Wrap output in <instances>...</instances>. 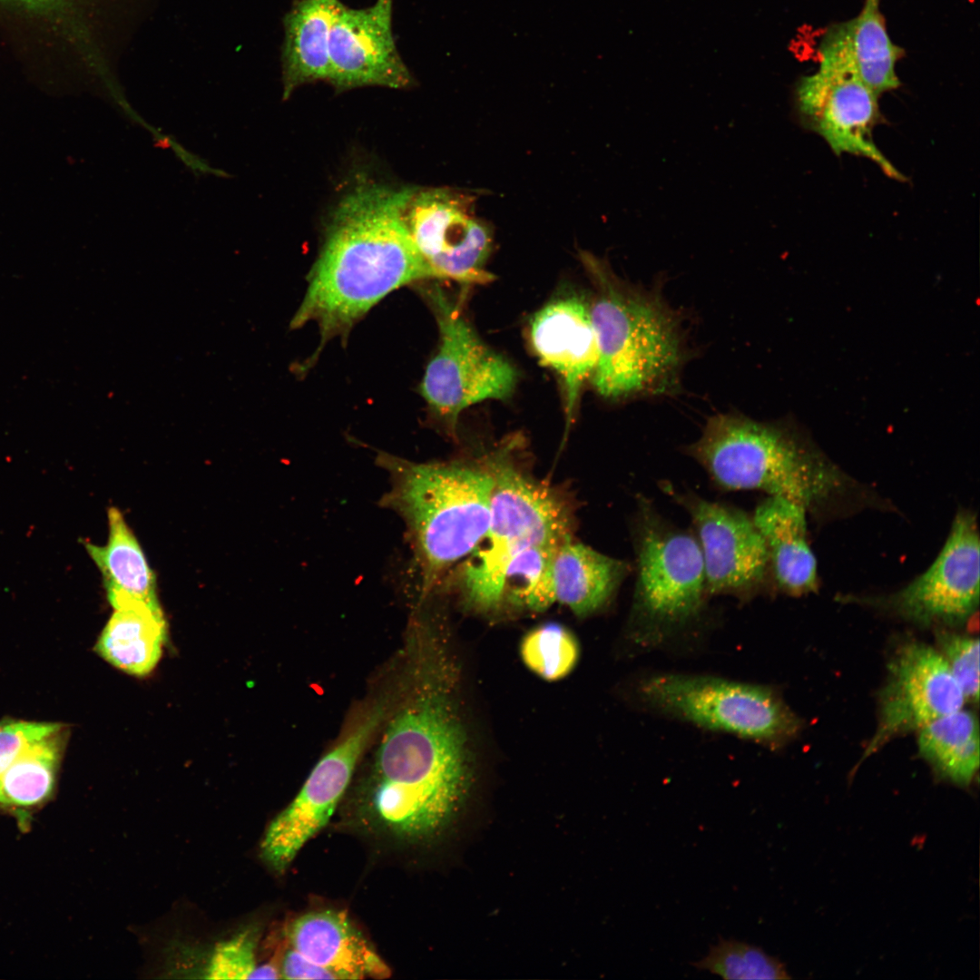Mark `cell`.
<instances>
[{"label": "cell", "mask_w": 980, "mask_h": 980, "mask_svg": "<svg viewBox=\"0 0 980 980\" xmlns=\"http://www.w3.org/2000/svg\"><path fill=\"white\" fill-rule=\"evenodd\" d=\"M466 740L448 699L426 689L394 716L358 805L369 830L403 844L437 835L467 791Z\"/></svg>", "instance_id": "6da1fadb"}, {"label": "cell", "mask_w": 980, "mask_h": 980, "mask_svg": "<svg viewBox=\"0 0 980 980\" xmlns=\"http://www.w3.org/2000/svg\"><path fill=\"white\" fill-rule=\"evenodd\" d=\"M413 190L368 181L341 200L292 328L315 322L325 342L393 290L432 279L404 220Z\"/></svg>", "instance_id": "7a4b0ae2"}, {"label": "cell", "mask_w": 980, "mask_h": 980, "mask_svg": "<svg viewBox=\"0 0 980 980\" xmlns=\"http://www.w3.org/2000/svg\"><path fill=\"white\" fill-rule=\"evenodd\" d=\"M581 261L594 287L590 310L598 361L593 385L612 400L673 393L685 360L681 321L662 299L618 277L589 251Z\"/></svg>", "instance_id": "3957f363"}, {"label": "cell", "mask_w": 980, "mask_h": 980, "mask_svg": "<svg viewBox=\"0 0 980 980\" xmlns=\"http://www.w3.org/2000/svg\"><path fill=\"white\" fill-rule=\"evenodd\" d=\"M390 487L379 503L405 524L421 590L428 593L453 564L475 551L489 526L493 477L459 462L416 463L379 452Z\"/></svg>", "instance_id": "277c9868"}, {"label": "cell", "mask_w": 980, "mask_h": 980, "mask_svg": "<svg viewBox=\"0 0 980 980\" xmlns=\"http://www.w3.org/2000/svg\"><path fill=\"white\" fill-rule=\"evenodd\" d=\"M719 488L759 490L815 512L847 492L851 480L788 429L740 414L711 416L685 447Z\"/></svg>", "instance_id": "5b68a950"}, {"label": "cell", "mask_w": 980, "mask_h": 980, "mask_svg": "<svg viewBox=\"0 0 980 980\" xmlns=\"http://www.w3.org/2000/svg\"><path fill=\"white\" fill-rule=\"evenodd\" d=\"M636 583L632 622L640 639L655 640L695 621L709 596L692 531L669 523L639 495L632 527Z\"/></svg>", "instance_id": "8992f818"}, {"label": "cell", "mask_w": 980, "mask_h": 980, "mask_svg": "<svg viewBox=\"0 0 980 980\" xmlns=\"http://www.w3.org/2000/svg\"><path fill=\"white\" fill-rule=\"evenodd\" d=\"M639 702L669 717L769 747L789 740L799 720L777 693L721 678L659 673L639 681Z\"/></svg>", "instance_id": "52a82bcc"}, {"label": "cell", "mask_w": 980, "mask_h": 980, "mask_svg": "<svg viewBox=\"0 0 980 980\" xmlns=\"http://www.w3.org/2000/svg\"><path fill=\"white\" fill-rule=\"evenodd\" d=\"M428 297L440 342L426 368L420 392L433 416L455 434L463 410L485 400L508 398L518 376L505 357L480 339L457 304L439 289H430Z\"/></svg>", "instance_id": "ba28073f"}, {"label": "cell", "mask_w": 980, "mask_h": 980, "mask_svg": "<svg viewBox=\"0 0 980 980\" xmlns=\"http://www.w3.org/2000/svg\"><path fill=\"white\" fill-rule=\"evenodd\" d=\"M975 515L961 510L933 562L905 587L887 595L843 600L889 612L920 625L961 624L979 605L980 549Z\"/></svg>", "instance_id": "9c48e42d"}, {"label": "cell", "mask_w": 980, "mask_h": 980, "mask_svg": "<svg viewBox=\"0 0 980 980\" xmlns=\"http://www.w3.org/2000/svg\"><path fill=\"white\" fill-rule=\"evenodd\" d=\"M510 445L486 462L493 477L489 526L483 540L486 544L473 554L498 571L524 547L560 544L571 535L566 501L554 488L520 472L508 459Z\"/></svg>", "instance_id": "30bf717a"}, {"label": "cell", "mask_w": 980, "mask_h": 980, "mask_svg": "<svg viewBox=\"0 0 980 980\" xmlns=\"http://www.w3.org/2000/svg\"><path fill=\"white\" fill-rule=\"evenodd\" d=\"M877 97L846 62L819 56L818 70L802 77L794 93L799 123L825 140L836 155L865 157L888 177L905 176L882 154L873 141L880 119Z\"/></svg>", "instance_id": "8fae6325"}, {"label": "cell", "mask_w": 980, "mask_h": 980, "mask_svg": "<svg viewBox=\"0 0 980 980\" xmlns=\"http://www.w3.org/2000/svg\"><path fill=\"white\" fill-rule=\"evenodd\" d=\"M472 197L448 189H414L404 210L410 238L432 279L485 284L490 227L472 212Z\"/></svg>", "instance_id": "7c38bea8"}, {"label": "cell", "mask_w": 980, "mask_h": 980, "mask_svg": "<svg viewBox=\"0 0 980 980\" xmlns=\"http://www.w3.org/2000/svg\"><path fill=\"white\" fill-rule=\"evenodd\" d=\"M662 486L691 517L709 596L730 595L745 602L762 593L771 581L769 556L752 516L668 484Z\"/></svg>", "instance_id": "4fadbf2b"}, {"label": "cell", "mask_w": 980, "mask_h": 980, "mask_svg": "<svg viewBox=\"0 0 980 980\" xmlns=\"http://www.w3.org/2000/svg\"><path fill=\"white\" fill-rule=\"evenodd\" d=\"M381 720V710L366 714L310 771L294 799L268 826L260 856L284 872L302 847L328 822L344 795L356 765Z\"/></svg>", "instance_id": "5bb4252c"}, {"label": "cell", "mask_w": 980, "mask_h": 980, "mask_svg": "<svg viewBox=\"0 0 980 980\" xmlns=\"http://www.w3.org/2000/svg\"><path fill=\"white\" fill-rule=\"evenodd\" d=\"M878 724L861 763L892 738L962 709L965 698L943 655L920 642L902 645L888 667Z\"/></svg>", "instance_id": "9a60e30c"}, {"label": "cell", "mask_w": 980, "mask_h": 980, "mask_svg": "<svg viewBox=\"0 0 980 980\" xmlns=\"http://www.w3.org/2000/svg\"><path fill=\"white\" fill-rule=\"evenodd\" d=\"M394 0L363 8L343 3L331 27L328 82L338 91L380 86L405 89L414 78L393 34Z\"/></svg>", "instance_id": "2e32d148"}, {"label": "cell", "mask_w": 980, "mask_h": 980, "mask_svg": "<svg viewBox=\"0 0 980 980\" xmlns=\"http://www.w3.org/2000/svg\"><path fill=\"white\" fill-rule=\"evenodd\" d=\"M530 338L539 359L563 381L567 433L583 386L592 378L598 361L590 303L573 295L553 300L533 317Z\"/></svg>", "instance_id": "e0dca14e"}, {"label": "cell", "mask_w": 980, "mask_h": 980, "mask_svg": "<svg viewBox=\"0 0 980 980\" xmlns=\"http://www.w3.org/2000/svg\"><path fill=\"white\" fill-rule=\"evenodd\" d=\"M289 946L331 972L337 979L387 978L390 970L342 911L321 909L294 919Z\"/></svg>", "instance_id": "ac0fdd59"}, {"label": "cell", "mask_w": 980, "mask_h": 980, "mask_svg": "<svg viewBox=\"0 0 980 980\" xmlns=\"http://www.w3.org/2000/svg\"><path fill=\"white\" fill-rule=\"evenodd\" d=\"M806 514L802 505L769 495L752 515L766 544L770 579L789 595L800 596L818 588L817 562L808 542Z\"/></svg>", "instance_id": "d6986e66"}, {"label": "cell", "mask_w": 980, "mask_h": 980, "mask_svg": "<svg viewBox=\"0 0 980 980\" xmlns=\"http://www.w3.org/2000/svg\"><path fill=\"white\" fill-rule=\"evenodd\" d=\"M339 0H294L283 20V96L328 79V42Z\"/></svg>", "instance_id": "ffe728a7"}, {"label": "cell", "mask_w": 980, "mask_h": 980, "mask_svg": "<svg viewBox=\"0 0 980 980\" xmlns=\"http://www.w3.org/2000/svg\"><path fill=\"white\" fill-rule=\"evenodd\" d=\"M108 524L109 536L105 545L84 544L102 573L110 604L113 609L132 604L162 608L155 574L118 508H109Z\"/></svg>", "instance_id": "44dd1931"}, {"label": "cell", "mask_w": 980, "mask_h": 980, "mask_svg": "<svg viewBox=\"0 0 980 980\" xmlns=\"http://www.w3.org/2000/svg\"><path fill=\"white\" fill-rule=\"evenodd\" d=\"M629 571L626 562L573 542L570 535L558 546L553 562L555 602L585 617L610 602Z\"/></svg>", "instance_id": "7402d4cb"}, {"label": "cell", "mask_w": 980, "mask_h": 980, "mask_svg": "<svg viewBox=\"0 0 980 980\" xmlns=\"http://www.w3.org/2000/svg\"><path fill=\"white\" fill-rule=\"evenodd\" d=\"M167 635L162 608L132 604L114 609L94 650L113 667L129 675L143 677L158 664Z\"/></svg>", "instance_id": "603a6c76"}, {"label": "cell", "mask_w": 980, "mask_h": 980, "mask_svg": "<svg viewBox=\"0 0 980 980\" xmlns=\"http://www.w3.org/2000/svg\"><path fill=\"white\" fill-rule=\"evenodd\" d=\"M827 34L840 47L858 77L877 95L899 86L896 64L903 51L890 40L879 0H865L855 18L833 25Z\"/></svg>", "instance_id": "cb8c5ba5"}, {"label": "cell", "mask_w": 980, "mask_h": 980, "mask_svg": "<svg viewBox=\"0 0 980 980\" xmlns=\"http://www.w3.org/2000/svg\"><path fill=\"white\" fill-rule=\"evenodd\" d=\"M917 731L919 751L936 773L956 785L968 786L979 767V726L975 714L961 709Z\"/></svg>", "instance_id": "d4e9b609"}, {"label": "cell", "mask_w": 980, "mask_h": 980, "mask_svg": "<svg viewBox=\"0 0 980 980\" xmlns=\"http://www.w3.org/2000/svg\"><path fill=\"white\" fill-rule=\"evenodd\" d=\"M67 734L64 725L19 754L0 777V807L34 808L51 796Z\"/></svg>", "instance_id": "484cf974"}, {"label": "cell", "mask_w": 980, "mask_h": 980, "mask_svg": "<svg viewBox=\"0 0 980 980\" xmlns=\"http://www.w3.org/2000/svg\"><path fill=\"white\" fill-rule=\"evenodd\" d=\"M560 544H535L516 552L505 569L502 599L507 596L536 612L555 603L553 562Z\"/></svg>", "instance_id": "4316f807"}, {"label": "cell", "mask_w": 980, "mask_h": 980, "mask_svg": "<svg viewBox=\"0 0 980 980\" xmlns=\"http://www.w3.org/2000/svg\"><path fill=\"white\" fill-rule=\"evenodd\" d=\"M520 654L534 673L554 681L573 671L579 659L580 648L567 628L550 622L533 629L524 637Z\"/></svg>", "instance_id": "83f0119b"}, {"label": "cell", "mask_w": 980, "mask_h": 980, "mask_svg": "<svg viewBox=\"0 0 980 980\" xmlns=\"http://www.w3.org/2000/svg\"><path fill=\"white\" fill-rule=\"evenodd\" d=\"M724 979H789L785 965L760 947L735 939L720 937L708 954L691 963Z\"/></svg>", "instance_id": "f1b7e54d"}, {"label": "cell", "mask_w": 980, "mask_h": 980, "mask_svg": "<svg viewBox=\"0 0 980 980\" xmlns=\"http://www.w3.org/2000/svg\"><path fill=\"white\" fill-rule=\"evenodd\" d=\"M259 933L246 928L217 943L209 953L202 969L211 979H253L257 967Z\"/></svg>", "instance_id": "f546056e"}, {"label": "cell", "mask_w": 980, "mask_h": 980, "mask_svg": "<svg viewBox=\"0 0 980 980\" xmlns=\"http://www.w3.org/2000/svg\"><path fill=\"white\" fill-rule=\"evenodd\" d=\"M942 655L962 689L965 700H979V640L967 635L941 632Z\"/></svg>", "instance_id": "4dcf8cb0"}, {"label": "cell", "mask_w": 980, "mask_h": 980, "mask_svg": "<svg viewBox=\"0 0 980 980\" xmlns=\"http://www.w3.org/2000/svg\"><path fill=\"white\" fill-rule=\"evenodd\" d=\"M63 726L12 719L0 721V777L28 745Z\"/></svg>", "instance_id": "1f68e13d"}, {"label": "cell", "mask_w": 980, "mask_h": 980, "mask_svg": "<svg viewBox=\"0 0 980 980\" xmlns=\"http://www.w3.org/2000/svg\"><path fill=\"white\" fill-rule=\"evenodd\" d=\"M279 967L284 979H337L331 972L314 964L291 946L284 952Z\"/></svg>", "instance_id": "d6a6232c"}, {"label": "cell", "mask_w": 980, "mask_h": 980, "mask_svg": "<svg viewBox=\"0 0 980 980\" xmlns=\"http://www.w3.org/2000/svg\"><path fill=\"white\" fill-rule=\"evenodd\" d=\"M22 5H27L30 6H44L57 3L60 0H9Z\"/></svg>", "instance_id": "836d02e7"}]
</instances>
